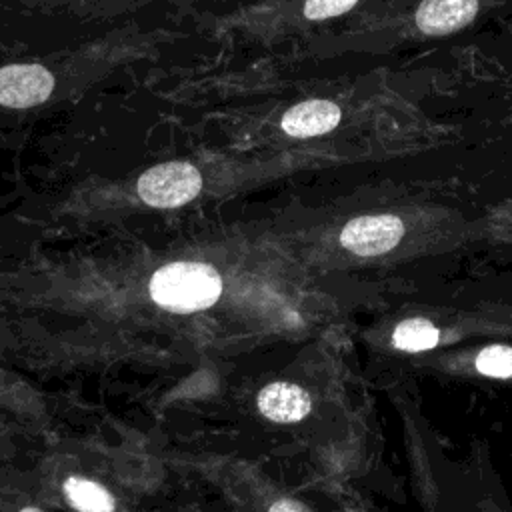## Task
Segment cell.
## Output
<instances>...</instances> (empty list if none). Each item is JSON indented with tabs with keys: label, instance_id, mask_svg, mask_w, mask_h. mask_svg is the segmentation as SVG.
<instances>
[{
	"label": "cell",
	"instance_id": "1",
	"mask_svg": "<svg viewBox=\"0 0 512 512\" xmlns=\"http://www.w3.org/2000/svg\"><path fill=\"white\" fill-rule=\"evenodd\" d=\"M370 2L372 0H252L220 14L214 24L218 30L230 34L270 40L348 16Z\"/></svg>",
	"mask_w": 512,
	"mask_h": 512
},
{
	"label": "cell",
	"instance_id": "2",
	"mask_svg": "<svg viewBox=\"0 0 512 512\" xmlns=\"http://www.w3.org/2000/svg\"><path fill=\"white\" fill-rule=\"evenodd\" d=\"M220 292V274L202 262H174L162 266L150 280V294L154 302L178 314L212 306Z\"/></svg>",
	"mask_w": 512,
	"mask_h": 512
},
{
	"label": "cell",
	"instance_id": "3",
	"mask_svg": "<svg viewBox=\"0 0 512 512\" xmlns=\"http://www.w3.org/2000/svg\"><path fill=\"white\" fill-rule=\"evenodd\" d=\"M484 0H404L380 12L414 36H446L464 26L480 14Z\"/></svg>",
	"mask_w": 512,
	"mask_h": 512
},
{
	"label": "cell",
	"instance_id": "4",
	"mask_svg": "<svg viewBox=\"0 0 512 512\" xmlns=\"http://www.w3.org/2000/svg\"><path fill=\"white\" fill-rule=\"evenodd\" d=\"M202 188V176L190 162L176 160L146 170L136 184L144 204L154 208H176L188 204Z\"/></svg>",
	"mask_w": 512,
	"mask_h": 512
},
{
	"label": "cell",
	"instance_id": "5",
	"mask_svg": "<svg viewBox=\"0 0 512 512\" xmlns=\"http://www.w3.org/2000/svg\"><path fill=\"white\" fill-rule=\"evenodd\" d=\"M58 74L50 62H14L0 66V106L32 108L56 90Z\"/></svg>",
	"mask_w": 512,
	"mask_h": 512
},
{
	"label": "cell",
	"instance_id": "6",
	"mask_svg": "<svg viewBox=\"0 0 512 512\" xmlns=\"http://www.w3.org/2000/svg\"><path fill=\"white\" fill-rule=\"evenodd\" d=\"M404 236V222L394 214L358 216L340 232V244L358 256L390 252Z\"/></svg>",
	"mask_w": 512,
	"mask_h": 512
},
{
	"label": "cell",
	"instance_id": "7",
	"mask_svg": "<svg viewBox=\"0 0 512 512\" xmlns=\"http://www.w3.org/2000/svg\"><path fill=\"white\" fill-rule=\"evenodd\" d=\"M20 6L48 14H72V16H118L124 12L140 10L150 4H172L190 8L206 0H16Z\"/></svg>",
	"mask_w": 512,
	"mask_h": 512
},
{
	"label": "cell",
	"instance_id": "8",
	"mask_svg": "<svg viewBox=\"0 0 512 512\" xmlns=\"http://www.w3.org/2000/svg\"><path fill=\"white\" fill-rule=\"evenodd\" d=\"M342 110L326 98H312L288 108L280 120V128L294 138H310L330 132L338 126Z\"/></svg>",
	"mask_w": 512,
	"mask_h": 512
},
{
	"label": "cell",
	"instance_id": "9",
	"mask_svg": "<svg viewBox=\"0 0 512 512\" xmlns=\"http://www.w3.org/2000/svg\"><path fill=\"white\" fill-rule=\"evenodd\" d=\"M310 396L290 382H272L258 394V410L272 422H298L310 412Z\"/></svg>",
	"mask_w": 512,
	"mask_h": 512
},
{
	"label": "cell",
	"instance_id": "10",
	"mask_svg": "<svg viewBox=\"0 0 512 512\" xmlns=\"http://www.w3.org/2000/svg\"><path fill=\"white\" fill-rule=\"evenodd\" d=\"M64 494L68 498V502L84 512H110L114 510V498L110 496V492L86 478H66L64 482Z\"/></svg>",
	"mask_w": 512,
	"mask_h": 512
},
{
	"label": "cell",
	"instance_id": "11",
	"mask_svg": "<svg viewBox=\"0 0 512 512\" xmlns=\"http://www.w3.org/2000/svg\"><path fill=\"white\" fill-rule=\"evenodd\" d=\"M438 340H440V330L424 318L404 320L392 332V344L408 352L430 350L438 344Z\"/></svg>",
	"mask_w": 512,
	"mask_h": 512
},
{
	"label": "cell",
	"instance_id": "12",
	"mask_svg": "<svg viewBox=\"0 0 512 512\" xmlns=\"http://www.w3.org/2000/svg\"><path fill=\"white\" fill-rule=\"evenodd\" d=\"M476 370L490 378H510L512 376V348L496 344L480 350L476 356Z\"/></svg>",
	"mask_w": 512,
	"mask_h": 512
},
{
	"label": "cell",
	"instance_id": "13",
	"mask_svg": "<svg viewBox=\"0 0 512 512\" xmlns=\"http://www.w3.org/2000/svg\"><path fill=\"white\" fill-rule=\"evenodd\" d=\"M270 510L272 512H282V510H306V506L304 504H300V502H294V500H280V502H274L272 506H270Z\"/></svg>",
	"mask_w": 512,
	"mask_h": 512
}]
</instances>
